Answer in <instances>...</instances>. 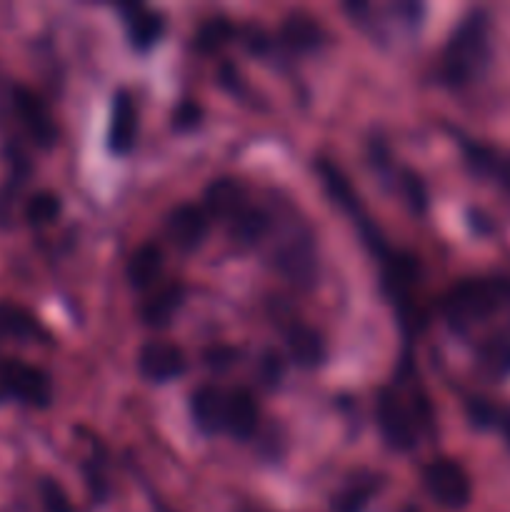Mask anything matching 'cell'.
<instances>
[{"instance_id":"ba28073f","label":"cell","mask_w":510,"mask_h":512,"mask_svg":"<svg viewBox=\"0 0 510 512\" xmlns=\"http://www.w3.org/2000/svg\"><path fill=\"white\" fill-rule=\"evenodd\" d=\"M275 263H278L280 273L288 275L290 283L310 288L315 275H318V260H315V245L308 230H290L288 238L280 243L278 253H275Z\"/></svg>"},{"instance_id":"8992f818","label":"cell","mask_w":510,"mask_h":512,"mask_svg":"<svg viewBox=\"0 0 510 512\" xmlns=\"http://www.w3.org/2000/svg\"><path fill=\"white\" fill-rule=\"evenodd\" d=\"M135 365H138L140 378L148 380L153 385H165L173 383V380H180L188 370V360H185V353L170 340H145L138 350V358H135Z\"/></svg>"},{"instance_id":"9c48e42d","label":"cell","mask_w":510,"mask_h":512,"mask_svg":"<svg viewBox=\"0 0 510 512\" xmlns=\"http://www.w3.org/2000/svg\"><path fill=\"white\" fill-rule=\"evenodd\" d=\"M138 128L140 115L138 103H135L133 93L125 88L115 90L113 103H110V120H108V150L118 158L133 153L135 143H138Z\"/></svg>"},{"instance_id":"6da1fadb","label":"cell","mask_w":510,"mask_h":512,"mask_svg":"<svg viewBox=\"0 0 510 512\" xmlns=\"http://www.w3.org/2000/svg\"><path fill=\"white\" fill-rule=\"evenodd\" d=\"M375 423L385 445L395 453H413L423 433L433 435V403L418 380L413 353H403L393 383L383 385L375 395Z\"/></svg>"},{"instance_id":"5bb4252c","label":"cell","mask_w":510,"mask_h":512,"mask_svg":"<svg viewBox=\"0 0 510 512\" xmlns=\"http://www.w3.org/2000/svg\"><path fill=\"white\" fill-rule=\"evenodd\" d=\"M165 270V255L158 243H143L130 253L128 265H125V278L130 288L138 293H150L158 288Z\"/></svg>"},{"instance_id":"5b68a950","label":"cell","mask_w":510,"mask_h":512,"mask_svg":"<svg viewBox=\"0 0 510 512\" xmlns=\"http://www.w3.org/2000/svg\"><path fill=\"white\" fill-rule=\"evenodd\" d=\"M453 138L458 143L463 163L470 173L483 183L495 185L500 193L510 198V153L495 145L480 143V140L470 138V135L453 130Z\"/></svg>"},{"instance_id":"30bf717a","label":"cell","mask_w":510,"mask_h":512,"mask_svg":"<svg viewBox=\"0 0 510 512\" xmlns=\"http://www.w3.org/2000/svg\"><path fill=\"white\" fill-rule=\"evenodd\" d=\"M260 423V405L248 388H225L220 435L245 443L255 435Z\"/></svg>"},{"instance_id":"3957f363","label":"cell","mask_w":510,"mask_h":512,"mask_svg":"<svg viewBox=\"0 0 510 512\" xmlns=\"http://www.w3.org/2000/svg\"><path fill=\"white\" fill-rule=\"evenodd\" d=\"M445 325L453 333L468 335L510 310V278L478 275L450 285L438 303Z\"/></svg>"},{"instance_id":"d6986e66","label":"cell","mask_w":510,"mask_h":512,"mask_svg":"<svg viewBox=\"0 0 510 512\" xmlns=\"http://www.w3.org/2000/svg\"><path fill=\"white\" fill-rule=\"evenodd\" d=\"M475 365L493 383L510 378V323L490 333L475 350Z\"/></svg>"},{"instance_id":"ac0fdd59","label":"cell","mask_w":510,"mask_h":512,"mask_svg":"<svg viewBox=\"0 0 510 512\" xmlns=\"http://www.w3.org/2000/svg\"><path fill=\"white\" fill-rule=\"evenodd\" d=\"M223 400H225V388L213 383H205L200 388H195L190 393L188 410L190 420H193L195 428L200 430L208 438L220 435V420H223Z\"/></svg>"},{"instance_id":"4fadbf2b","label":"cell","mask_w":510,"mask_h":512,"mask_svg":"<svg viewBox=\"0 0 510 512\" xmlns=\"http://www.w3.org/2000/svg\"><path fill=\"white\" fill-rule=\"evenodd\" d=\"M245 203H250L248 188H245L243 180L238 178H215L210 180V185L203 193V208L210 218L220 220V223H228Z\"/></svg>"},{"instance_id":"7c38bea8","label":"cell","mask_w":510,"mask_h":512,"mask_svg":"<svg viewBox=\"0 0 510 512\" xmlns=\"http://www.w3.org/2000/svg\"><path fill=\"white\" fill-rule=\"evenodd\" d=\"M273 38L278 53L305 55L323 48L328 35H325V28L320 25V20L313 18V15L290 13L288 18L283 20V25H280L278 35H273Z\"/></svg>"},{"instance_id":"484cf974","label":"cell","mask_w":510,"mask_h":512,"mask_svg":"<svg viewBox=\"0 0 510 512\" xmlns=\"http://www.w3.org/2000/svg\"><path fill=\"white\" fill-rule=\"evenodd\" d=\"M200 123V105L193 103V100H185L175 108V120L173 125L178 130H190Z\"/></svg>"},{"instance_id":"d4e9b609","label":"cell","mask_w":510,"mask_h":512,"mask_svg":"<svg viewBox=\"0 0 510 512\" xmlns=\"http://www.w3.org/2000/svg\"><path fill=\"white\" fill-rule=\"evenodd\" d=\"M60 213V198L53 193H43L35 198L33 203V218L38 220V223H50V220L55 218V215Z\"/></svg>"},{"instance_id":"cb8c5ba5","label":"cell","mask_w":510,"mask_h":512,"mask_svg":"<svg viewBox=\"0 0 510 512\" xmlns=\"http://www.w3.org/2000/svg\"><path fill=\"white\" fill-rule=\"evenodd\" d=\"M403 190H405V198H408L410 208L418 210V213H423L425 205H428V193H425L423 180H420L415 173H408V170H405V173H403Z\"/></svg>"},{"instance_id":"2e32d148","label":"cell","mask_w":510,"mask_h":512,"mask_svg":"<svg viewBox=\"0 0 510 512\" xmlns=\"http://www.w3.org/2000/svg\"><path fill=\"white\" fill-rule=\"evenodd\" d=\"M185 303V285L183 283H168L160 285V288L150 290L148 298L143 300V305L138 308L140 320L143 325L153 330H163L173 323V318L178 315V310Z\"/></svg>"},{"instance_id":"7402d4cb","label":"cell","mask_w":510,"mask_h":512,"mask_svg":"<svg viewBox=\"0 0 510 512\" xmlns=\"http://www.w3.org/2000/svg\"><path fill=\"white\" fill-rule=\"evenodd\" d=\"M238 28L228 18H208L198 30H195L193 45L200 55H215L235 40Z\"/></svg>"},{"instance_id":"603a6c76","label":"cell","mask_w":510,"mask_h":512,"mask_svg":"<svg viewBox=\"0 0 510 512\" xmlns=\"http://www.w3.org/2000/svg\"><path fill=\"white\" fill-rule=\"evenodd\" d=\"M10 380H13L15 390H18L25 400H30V403L48 405L50 398H53L48 375H43L40 370L23 368V365H18V368L10 370Z\"/></svg>"},{"instance_id":"44dd1931","label":"cell","mask_w":510,"mask_h":512,"mask_svg":"<svg viewBox=\"0 0 510 512\" xmlns=\"http://www.w3.org/2000/svg\"><path fill=\"white\" fill-rule=\"evenodd\" d=\"M378 488L380 480L375 478V475H355V478L348 480L345 488L333 498V512H363L368 508L370 500L375 498Z\"/></svg>"},{"instance_id":"52a82bcc","label":"cell","mask_w":510,"mask_h":512,"mask_svg":"<svg viewBox=\"0 0 510 512\" xmlns=\"http://www.w3.org/2000/svg\"><path fill=\"white\" fill-rule=\"evenodd\" d=\"M163 228L173 248H178L180 253H195L203 248L210 233V215L205 213L203 205L180 203L168 210Z\"/></svg>"},{"instance_id":"277c9868","label":"cell","mask_w":510,"mask_h":512,"mask_svg":"<svg viewBox=\"0 0 510 512\" xmlns=\"http://www.w3.org/2000/svg\"><path fill=\"white\" fill-rule=\"evenodd\" d=\"M423 485L433 503L445 510H465L473 500V483L470 475L458 460L435 458L425 465Z\"/></svg>"},{"instance_id":"e0dca14e","label":"cell","mask_w":510,"mask_h":512,"mask_svg":"<svg viewBox=\"0 0 510 512\" xmlns=\"http://www.w3.org/2000/svg\"><path fill=\"white\" fill-rule=\"evenodd\" d=\"M285 345H288L290 360L303 370H318L328 360V345L323 335L305 323L290 325L285 333Z\"/></svg>"},{"instance_id":"7a4b0ae2","label":"cell","mask_w":510,"mask_h":512,"mask_svg":"<svg viewBox=\"0 0 510 512\" xmlns=\"http://www.w3.org/2000/svg\"><path fill=\"white\" fill-rule=\"evenodd\" d=\"M493 65V20L485 8H473L458 20L440 53L438 80L453 90L470 88Z\"/></svg>"},{"instance_id":"ffe728a7","label":"cell","mask_w":510,"mask_h":512,"mask_svg":"<svg viewBox=\"0 0 510 512\" xmlns=\"http://www.w3.org/2000/svg\"><path fill=\"white\" fill-rule=\"evenodd\" d=\"M465 415L475 430L500 435L510 448V405H500L490 398L473 395V398L465 400Z\"/></svg>"},{"instance_id":"83f0119b","label":"cell","mask_w":510,"mask_h":512,"mask_svg":"<svg viewBox=\"0 0 510 512\" xmlns=\"http://www.w3.org/2000/svg\"><path fill=\"white\" fill-rule=\"evenodd\" d=\"M263 380L265 383H278V378H280V358L278 355H265V360H263Z\"/></svg>"},{"instance_id":"9a60e30c","label":"cell","mask_w":510,"mask_h":512,"mask_svg":"<svg viewBox=\"0 0 510 512\" xmlns=\"http://www.w3.org/2000/svg\"><path fill=\"white\" fill-rule=\"evenodd\" d=\"M228 230V238L233 240L238 248H255V245L263 243L265 238L273 230V215L265 208L253 203H245L228 223H223Z\"/></svg>"},{"instance_id":"4316f807","label":"cell","mask_w":510,"mask_h":512,"mask_svg":"<svg viewBox=\"0 0 510 512\" xmlns=\"http://www.w3.org/2000/svg\"><path fill=\"white\" fill-rule=\"evenodd\" d=\"M45 508L50 512H75L73 505H70L68 495L60 490V485L48 483L45 485Z\"/></svg>"},{"instance_id":"8fae6325","label":"cell","mask_w":510,"mask_h":512,"mask_svg":"<svg viewBox=\"0 0 510 512\" xmlns=\"http://www.w3.org/2000/svg\"><path fill=\"white\" fill-rule=\"evenodd\" d=\"M123 30L128 35L130 48L138 53H150L165 35V18L160 10L148 8L143 3H120L118 8Z\"/></svg>"}]
</instances>
